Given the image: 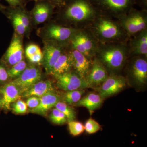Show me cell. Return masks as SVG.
Masks as SVG:
<instances>
[{
	"instance_id": "6da1fadb",
	"label": "cell",
	"mask_w": 147,
	"mask_h": 147,
	"mask_svg": "<svg viewBox=\"0 0 147 147\" xmlns=\"http://www.w3.org/2000/svg\"><path fill=\"white\" fill-rule=\"evenodd\" d=\"M86 28L100 44L125 43L129 38L118 20L99 13Z\"/></svg>"
},
{
	"instance_id": "7a4b0ae2",
	"label": "cell",
	"mask_w": 147,
	"mask_h": 147,
	"mask_svg": "<svg viewBox=\"0 0 147 147\" xmlns=\"http://www.w3.org/2000/svg\"><path fill=\"white\" fill-rule=\"evenodd\" d=\"M59 9V18L76 29L86 28L99 13L89 0H66Z\"/></svg>"
},
{
	"instance_id": "3957f363",
	"label": "cell",
	"mask_w": 147,
	"mask_h": 147,
	"mask_svg": "<svg viewBox=\"0 0 147 147\" xmlns=\"http://www.w3.org/2000/svg\"><path fill=\"white\" fill-rule=\"evenodd\" d=\"M94 58L104 66L108 74H117L125 65L129 59L127 42L99 43Z\"/></svg>"
},
{
	"instance_id": "277c9868",
	"label": "cell",
	"mask_w": 147,
	"mask_h": 147,
	"mask_svg": "<svg viewBox=\"0 0 147 147\" xmlns=\"http://www.w3.org/2000/svg\"><path fill=\"white\" fill-rule=\"evenodd\" d=\"M99 13L119 19L134 8L136 0H89Z\"/></svg>"
},
{
	"instance_id": "5b68a950",
	"label": "cell",
	"mask_w": 147,
	"mask_h": 147,
	"mask_svg": "<svg viewBox=\"0 0 147 147\" xmlns=\"http://www.w3.org/2000/svg\"><path fill=\"white\" fill-rule=\"evenodd\" d=\"M99 43L88 29H79L72 37L68 46L75 49L87 57H94Z\"/></svg>"
},
{
	"instance_id": "8992f818",
	"label": "cell",
	"mask_w": 147,
	"mask_h": 147,
	"mask_svg": "<svg viewBox=\"0 0 147 147\" xmlns=\"http://www.w3.org/2000/svg\"><path fill=\"white\" fill-rule=\"evenodd\" d=\"M118 20L130 38L147 29V10L134 8Z\"/></svg>"
},
{
	"instance_id": "52a82bcc",
	"label": "cell",
	"mask_w": 147,
	"mask_h": 147,
	"mask_svg": "<svg viewBox=\"0 0 147 147\" xmlns=\"http://www.w3.org/2000/svg\"><path fill=\"white\" fill-rule=\"evenodd\" d=\"M127 65L128 79L138 87L146 86L147 82V57L138 56L129 58Z\"/></svg>"
},
{
	"instance_id": "ba28073f",
	"label": "cell",
	"mask_w": 147,
	"mask_h": 147,
	"mask_svg": "<svg viewBox=\"0 0 147 147\" xmlns=\"http://www.w3.org/2000/svg\"><path fill=\"white\" fill-rule=\"evenodd\" d=\"M78 29L60 24H51L44 29L43 35L47 41L66 47Z\"/></svg>"
},
{
	"instance_id": "9c48e42d",
	"label": "cell",
	"mask_w": 147,
	"mask_h": 147,
	"mask_svg": "<svg viewBox=\"0 0 147 147\" xmlns=\"http://www.w3.org/2000/svg\"><path fill=\"white\" fill-rule=\"evenodd\" d=\"M55 78L58 88L66 92L91 87L86 79H83L74 71L63 74Z\"/></svg>"
},
{
	"instance_id": "30bf717a",
	"label": "cell",
	"mask_w": 147,
	"mask_h": 147,
	"mask_svg": "<svg viewBox=\"0 0 147 147\" xmlns=\"http://www.w3.org/2000/svg\"><path fill=\"white\" fill-rule=\"evenodd\" d=\"M24 49L22 36L15 33L9 47L2 58L7 66H11L23 60Z\"/></svg>"
},
{
	"instance_id": "8fae6325",
	"label": "cell",
	"mask_w": 147,
	"mask_h": 147,
	"mask_svg": "<svg viewBox=\"0 0 147 147\" xmlns=\"http://www.w3.org/2000/svg\"><path fill=\"white\" fill-rule=\"evenodd\" d=\"M127 81L124 76L118 74H110L99 88V95L102 98L112 96L126 87Z\"/></svg>"
},
{
	"instance_id": "7c38bea8",
	"label": "cell",
	"mask_w": 147,
	"mask_h": 147,
	"mask_svg": "<svg viewBox=\"0 0 147 147\" xmlns=\"http://www.w3.org/2000/svg\"><path fill=\"white\" fill-rule=\"evenodd\" d=\"M41 78L42 74L39 68L32 65L27 67L22 74L12 82L19 88L22 94L25 91L40 81Z\"/></svg>"
},
{
	"instance_id": "4fadbf2b",
	"label": "cell",
	"mask_w": 147,
	"mask_h": 147,
	"mask_svg": "<svg viewBox=\"0 0 147 147\" xmlns=\"http://www.w3.org/2000/svg\"><path fill=\"white\" fill-rule=\"evenodd\" d=\"M68 49L74 72L83 79H86L90 70L93 59L87 57L82 53L69 46Z\"/></svg>"
},
{
	"instance_id": "5bb4252c",
	"label": "cell",
	"mask_w": 147,
	"mask_h": 147,
	"mask_svg": "<svg viewBox=\"0 0 147 147\" xmlns=\"http://www.w3.org/2000/svg\"><path fill=\"white\" fill-rule=\"evenodd\" d=\"M67 47H64L56 42L47 41L44 45L42 62L46 72L50 74L58 58Z\"/></svg>"
},
{
	"instance_id": "9a60e30c",
	"label": "cell",
	"mask_w": 147,
	"mask_h": 147,
	"mask_svg": "<svg viewBox=\"0 0 147 147\" xmlns=\"http://www.w3.org/2000/svg\"><path fill=\"white\" fill-rule=\"evenodd\" d=\"M129 58L147 57V29L129 38L127 42Z\"/></svg>"
},
{
	"instance_id": "2e32d148",
	"label": "cell",
	"mask_w": 147,
	"mask_h": 147,
	"mask_svg": "<svg viewBox=\"0 0 147 147\" xmlns=\"http://www.w3.org/2000/svg\"><path fill=\"white\" fill-rule=\"evenodd\" d=\"M55 6L51 3L44 1H36L31 12V18L35 24L44 23L52 16Z\"/></svg>"
},
{
	"instance_id": "e0dca14e",
	"label": "cell",
	"mask_w": 147,
	"mask_h": 147,
	"mask_svg": "<svg viewBox=\"0 0 147 147\" xmlns=\"http://www.w3.org/2000/svg\"><path fill=\"white\" fill-rule=\"evenodd\" d=\"M0 93L2 96V109L6 110H10L11 104L21 95V90L12 82L0 86Z\"/></svg>"
},
{
	"instance_id": "ac0fdd59",
	"label": "cell",
	"mask_w": 147,
	"mask_h": 147,
	"mask_svg": "<svg viewBox=\"0 0 147 147\" xmlns=\"http://www.w3.org/2000/svg\"><path fill=\"white\" fill-rule=\"evenodd\" d=\"M109 74L102 64L94 58L89 73L86 80L91 87L100 86L108 78Z\"/></svg>"
},
{
	"instance_id": "d6986e66",
	"label": "cell",
	"mask_w": 147,
	"mask_h": 147,
	"mask_svg": "<svg viewBox=\"0 0 147 147\" xmlns=\"http://www.w3.org/2000/svg\"><path fill=\"white\" fill-rule=\"evenodd\" d=\"M72 69L71 58L67 46L58 58L50 74L55 77L71 71Z\"/></svg>"
},
{
	"instance_id": "ffe728a7",
	"label": "cell",
	"mask_w": 147,
	"mask_h": 147,
	"mask_svg": "<svg viewBox=\"0 0 147 147\" xmlns=\"http://www.w3.org/2000/svg\"><path fill=\"white\" fill-rule=\"evenodd\" d=\"M51 92H55V88L51 81H40L25 91L21 95L24 98L32 96L40 98Z\"/></svg>"
},
{
	"instance_id": "44dd1931",
	"label": "cell",
	"mask_w": 147,
	"mask_h": 147,
	"mask_svg": "<svg viewBox=\"0 0 147 147\" xmlns=\"http://www.w3.org/2000/svg\"><path fill=\"white\" fill-rule=\"evenodd\" d=\"M60 99V97L55 92L48 93L40 98L39 104L35 108L32 109L31 112L39 115H45L51 108L55 107Z\"/></svg>"
},
{
	"instance_id": "7402d4cb",
	"label": "cell",
	"mask_w": 147,
	"mask_h": 147,
	"mask_svg": "<svg viewBox=\"0 0 147 147\" xmlns=\"http://www.w3.org/2000/svg\"><path fill=\"white\" fill-rule=\"evenodd\" d=\"M102 102V98L99 95L91 93L81 98L76 105L86 108L91 113L99 108Z\"/></svg>"
},
{
	"instance_id": "603a6c76",
	"label": "cell",
	"mask_w": 147,
	"mask_h": 147,
	"mask_svg": "<svg viewBox=\"0 0 147 147\" xmlns=\"http://www.w3.org/2000/svg\"><path fill=\"white\" fill-rule=\"evenodd\" d=\"M85 91L83 90H75L66 92L64 94L63 100L68 105L76 104L82 98Z\"/></svg>"
},
{
	"instance_id": "cb8c5ba5",
	"label": "cell",
	"mask_w": 147,
	"mask_h": 147,
	"mask_svg": "<svg viewBox=\"0 0 147 147\" xmlns=\"http://www.w3.org/2000/svg\"><path fill=\"white\" fill-rule=\"evenodd\" d=\"M55 108L63 113L68 121H74L76 118L75 111L65 102L59 101L55 105Z\"/></svg>"
},
{
	"instance_id": "d4e9b609",
	"label": "cell",
	"mask_w": 147,
	"mask_h": 147,
	"mask_svg": "<svg viewBox=\"0 0 147 147\" xmlns=\"http://www.w3.org/2000/svg\"><path fill=\"white\" fill-rule=\"evenodd\" d=\"M27 67L26 62L22 60L8 69L9 77L11 79H16L22 74Z\"/></svg>"
},
{
	"instance_id": "484cf974",
	"label": "cell",
	"mask_w": 147,
	"mask_h": 147,
	"mask_svg": "<svg viewBox=\"0 0 147 147\" xmlns=\"http://www.w3.org/2000/svg\"><path fill=\"white\" fill-rule=\"evenodd\" d=\"M5 14L7 15L9 18L12 22L16 33L21 36H24L26 33L28 31L26 28L21 24V22L18 21V19L13 13L7 10V8Z\"/></svg>"
},
{
	"instance_id": "4316f807",
	"label": "cell",
	"mask_w": 147,
	"mask_h": 147,
	"mask_svg": "<svg viewBox=\"0 0 147 147\" xmlns=\"http://www.w3.org/2000/svg\"><path fill=\"white\" fill-rule=\"evenodd\" d=\"M50 118L52 122L57 125H63L67 121L64 115L56 108L52 110Z\"/></svg>"
},
{
	"instance_id": "83f0119b",
	"label": "cell",
	"mask_w": 147,
	"mask_h": 147,
	"mask_svg": "<svg viewBox=\"0 0 147 147\" xmlns=\"http://www.w3.org/2000/svg\"><path fill=\"white\" fill-rule=\"evenodd\" d=\"M68 127L70 134L73 136L82 134L85 130V127L82 123L72 121H69Z\"/></svg>"
},
{
	"instance_id": "f1b7e54d",
	"label": "cell",
	"mask_w": 147,
	"mask_h": 147,
	"mask_svg": "<svg viewBox=\"0 0 147 147\" xmlns=\"http://www.w3.org/2000/svg\"><path fill=\"white\" fill-rule=\"evenodd\" d=\"M85 130L89 134H94L99 131L100 129L99 124L92 118H90L85 123Z\"/></svg>"
},
{
	"instance_id": "f546056e",
	"label": "cell",
	"mask_w": 147,
	"mask_h": 147,
	"mask_svg": "<svg viewBox=\"0 0 147 147\" xmlns=\"http://www.w3.org/2000/svg\"><path fill=\"white\" fill-rule=\"evenodd\" d=\"M7 66L1 60H0V84L2 85L7 82L9 77Z\"/></svg>"
},
{
	"instance_id": "4dcf8cb0",
	"label": "cell",
	"mask_w": 147,
	"mask_h": 147,
	"mask_svg": "<svg viewBox=\"0 0 147 147\" xmlns=\"http://www.w3.org/2000/svg\"><path fill=\"white\" fill-rule=\"evenodd\" d=\"M28 107L26 102L23 100H19L13 105L12 110L14 113L17 114H23L26 113L27 111Z\"/></svg>"
},
{
	"instance_id": "1f68e13d",
	"label": "cell",
	"mask_w": 147,
	"mask_h": 147,
	"mask_svg": "<svg viewBox=\"0 0 147 147\" xmlns=\"http://www.w3.org/2000/svg\"><path fill=\"white\" fill-rule=\"evenodd\" d=\"M41 51L38 45L34 44H31L28 45L25 50V54L27 58H29L34 54Z\"/></svg>"
},
{
	"instance_id": "d6a6232c",
	"label": "cell",
	"mask_w": 147,
	"mask_h": 147,
	"mask_svg": "<svg viewBox=\"0 0 147 147\" xmlns=\"http://www.w3.org/2000/svg\"><path fill=\"white\" fill-rule=\"evenodd\" d=\"M26 103L27 107L29 108L34 109L39 104L40 101V98L35 96H30L27 98Z\"/></svg>"
},
{
	"instance_id": "836d02e7",
	"label": "cell",
	"mask_w": 147,
	"mask_h": 147,
	"mask_svg": "<svg viewBox=\"0 0 147 147\" xmlns=\"http://www.w3.org/2000/svg\"><path fill=\"white\" fill-rule=\"evenodd\" d=\"M43 55L42 51H40L29 58V60L30 62L34 64H39L42 62Z\"/></svg>"
},
{
	"instance_id": "e575fe53",
	"label": "cell",
	"mask_w": 147,
	"mask_h": 147,
	"mask_svg": "<svg viewBox=\"0 0 147 147\" xmlns=\"http://www.w3.org/2000/svg\"><path fill=\"white\" fill-rule=\"evenodd\" d=\"M36 1H44L51 3L55 6V7L59 8L62 7L65 3L66 0H36Z\"/></svg>"
},
{
	"instance_id": "d590c367",
	"label": "cell",
	"mask_w": 147,
	"mask_h": 147,
	"mask_svg": "<svg viewBox=\"0 0 147 147\" xmlns=\"http://www.w3.org/2000/svg\"><path fill=\"white\" fill-rule=\"evenodd\" d=\"M9 4L10 7H16L24 6V0H5Z\"/></svg>"
},
{
	"instance_id": "8d00e7d4",
	"label": "cell",
	"mask_w": 147,
	"mask_h": 147,
	"mask_svg": "<svg viewBox=\"0 0 147 147\" xmlns=\"http://www.w3.org/2000/svg\"><path fill=\"white\" fill-rule=\"evenodd\" d=\"M136 4L141 7L143 10H147V0H136Z\"/></svg>"
},
{
	"instance_id": "74e56055",
	"label": "cell",
	"mask_w": 147,
	"mask_h": 147,
	"mask_svg": "<svg viewBox=\"0 0 147 147\" xmlns=\"http://www.w3.org/2000/svg\"><path fill=\"white\" fill-rule=\"evenodd\" d=\"M7 7H6L5 6L3 5L1 3V0H0V11L2 13L5 14L6 11Z\"/></svg>"
},
{
	"instance_id": "f35d334b",
	"label": "cell",
	"mask_w": 147,
	"mask_h": 147,
	"mask_svg": "<svg viewBox=\"0 0 147 147\" xmlns=\"http://www.w3.org/2000/svg\"><path fill=\"white\" fill-rule=\"evenodd\" d=\"M2 109V96L0 93V110Z\"/></svg>"
}]
</instances>
